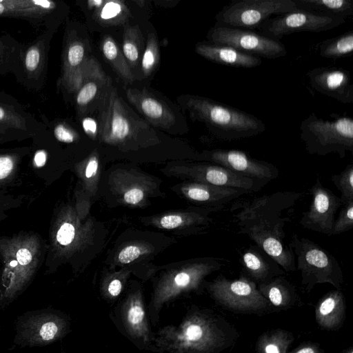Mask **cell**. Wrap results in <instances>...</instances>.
I'll return each instance as SVG.
<instances>
[{
  "label": "cell",
  "instance_id": "ffe728a7",
  "mask_svg": "<svg viewBox=\"0 0 353 353\" xmlns=\"http://www.w3.org/2000/svg\"><path fill=\"white\" fill-rule=\"evenodd\" d=\"M140 8L134 0H105L103 5L92 12L85 14L86 28L90 31L109 34L130 24L139 23Z\"/></svg>",
  "mask_w": 353,
  "mask_h": 353
},
{
  "label": "cell",
  "instance_id": "277c9868",
  "mask_svg": "<svg viewBox=\"0 0 353 353\" xmlns=\"http://www.w3.org/2000/svg\"><path fill=\"white\" fill-rule=\"evenodd\" d=\"M43 248L41 238L34 232L0 235V310L15 301L30 284L40 265Z\"/></svg>",
  "mask_w": 353,
  "mask_h": 353
},
{
  "label": "cell",
  "instance_id": "3957f363",
  "mask_svg": "<svg viewBox=\"0 0 353 353\" xmlns=\"http://www.w3.org/2000/svg\"><path fill=\"white\" fill-rule=\"evenodd\" d=\"M235 327L208 308L191 306L178 325L154 334L157 353H221L239 338Z\"/></svg>",
  "mask_w": 353,
  "mask_h": 353
},
{
  "label": "cell",
  "instance_id": "f35d334b",
  "mask_svg": "<svg viewBox=\"0 0 353 353\" xmlns=\"http://www.w3.org/2000/svg\"><path fill=\"white\" fill-rule=\"evenodd\" d=\"M330 180L341 192L342 204L353 201V164L347 165L338 174L332 176Z\"/></svg>",
  "mask_w": 353,
  "mask_h": 353
},
{
  "label": "cell",
  "instance_id": "d4e9b609",
  "mask_svg": "<svg viewBox=\"0 0 353 353\" xmlns=\"http://www.w3.org/2000/svg\"><path fill=\"white\" fill-rule=\"evenodd\" d=\"M190 175L195 182L217 186L245 190L251 192L260 191L267 183L235 173L217 164L197 163L188 168Z\"/></svg>",
  "mask_w": 353,
  "mask_h": 353
},
{
  "label": "cell",
  "instance_id": "603a6c76",
  "mask_svg": "<svg viewBox=\"0 0 353 353\" xmlns=\"http://www.w3.org/2000/svg\"><path fill=\"white\" fill-rule=\"evenodd\" d=\"M307 75L310 86L317 92L343 104L353 103V84L348 70L318 67L310 70Z\"/></svg>",
  "mask_w": 353,
  "mask_h": 353
},
{
  "label": "cell",
  "instance_id": "f546056e",
  "mask_svg": "<svg viewBox=\"0 0 353 353\" xmlns=\"http://www.w3.org/2000/svg\"><path fill=\"white\" fill-rule=\"evenodd\" d=\"M258 290L269 303L279 309H288L298 301L294 286L283 275L261 283Z\"/></svg>",
  "mask_w": 353,
  "mask_h": 353
},
{
  "label": "cell",
  "instance_id": "f5cc1de1",
  "mask_svg": "<svg viewBox=\"0 0 353 353\" xmlns=\"http://www.w3.org/2000/svg\"><path fill=\"white\" fill-rule=\"evenodd\" d=\"M6 150H0V153H2L3 152L6 151Z\"/></svg>",
  "mask_w": 353,
  "mask_h": 353
},
{
  "label": "cell",
  "instance_id": "d590c367",
  "mask_svg": "<svg viewBox=\"0 0 353 353\" xmlns=\"http://www.w3.org/2000/svg\"><path fill=\"white\" fill-rule=\"evenodd\" d=\"M23 47L12 38L0 37V74L11 72L17 75Z\"/></svg>",
  "mask_w": 353,
  "mask_h": 353
},
{
  "label": "cell",
  "instance_id": "8fae6325",
  "mask_svg": "<svg viewBox=\"0 0 353 353\" xmlns=\"http://www.w3.org/2000/svg\"><path fill=\"white\" fill-rule=\"evenodd\" d=\"M117 327L137 348L157 353L141 288L133 286L111 313Z\"/></svg>",
  "mask_w": 353,
  "mask_h": 353
},
{
  "label": "cell",
  "instance_id": "816d5d0a",
  "mask_svg": "<svg viewBox=\"0 0 353 353\" xmlns=\"http://www.w3.org/2000/svg\"><path fill=\"white\" fill-rule=\"evenodd\" d=\"M343 353H353V348L352 347H350L349 348H347L345 350Z\"/></svg>",
  "mask_w": 353,
  "mask_h": 353
},
{
  "label": "cell",
  "instance_id": "d6a6232c",
  "mask_svg": "<svg viewBox=\"0 0 353 353\" xmlns=\"http://www.w3.org/2000/svg\"><path fill=\"white\" fill-rule=\"evenodd\" d=\"M297 8L316 14L347 18L353 14L352 0H293Z\"/></svg>",
  "mask_w": 353,
  "mask_h": 353
},
{
  "label": "cell",
  "instance_id": "ba28073f",
  "mask_svg": "<svg viewBox=\"0 0 353 353\" xmlns=\"http://www.w3.org/2000/svg\"><path fill=\"white\" fill-rule=\"evenodd\" d=\"M299 129L301 139L310 154H336L343 159L347 152H353V120L350 117L330 121L312 113L302 121Z\"/></svg>",
  "mask_w": 353,
  "mask_h": 353
},
{
  "label": "cell",
  "instance_id": "ac0fdd59",
  "mask_svg": "<svg viewBox=\"0 0 353 353\" xmlns=\"http://www.w3.org/2000/svg\"><path fill=\"white\" fill-rule=\"evenodd\" d=\"M201 160L223 166L240 175L269 183L279 176L273 164L237 150L214 149L201 153Z\"/></svg>",
  "mask_w": 353,
  "mask_h": 353
},
{
  "label": "cell",
  "instance_id": "4fadbf2b",
  "mask_svg": "<svg viewBox=\"0 0 353 353\" xmlns=\"http://www.w3.org/2000/svg\"><path fill=\"white\" fill-rule=\"evenodd\" d=\"M93 56L87 28L79 21H68L61 55L59 84L74 94L82 80L84 70Z\"/></svg>",
  "mask_w": 353,
  "mask_h": 353
},
{
  "label": "cell",
  "instance_id": "5b68a950",
  "mask_svg": "<svg viewBox=\"0 0 353 353\" xmlns=\"http://www.w3.org/2000/svg\"><path fill=\"white\" fill-rule=\"evenodd\" d=\"M177 105L193 121L205 125L216 139L224 141L247 139L265 130V123L255 116L208 97L184 94Z\"/></svg>",
  "mask_w": 353,
  "mask_h": 353
},
{
  "label": "cell",
  "instance_id": "cb8c5ba5",
  "mask_svg": "<svg viewBox=\"0 0 353 353\" xmlns=\"http://www.w3.org/2000/svg\"><path fill=\"white\" fill-rule=\"evenodd\" d=\"M57 30H46L26 48L21 56L17 77L26 86L34 87L42 83L46 76L50 42Z\"/></svg>",
  "mask_w": 353,
  "mask_h": 353
},
{
  "label": "cell",
  "instance_id": "74e56055",
  "mask_svg": "<svg viewBox=\"0 0 353 353\" xmlns=\"http://www.w3.org/2000/svg\"><path fill=\"white\" fill-rule=\"evenodd\" d=\"M129 276L126 271H121L105 276L100 285L102 298L108 303H114L123 292Z\"/></svg>",
  "mask_w": 353,
  "mask_h": 353
},
{
  "label": "cell",
  "instance_id": "e0dca14e",
  "mask_svg": "<svg viewBox=\"0 0 353 353\" xmlns=\"http://www.w3.org/2000/svg\"><path fill=\"white\" fill-rule=\"evenodd\" d=\"M69 6L62 1L48 0H0V17L28 21L34 26L57 30L66 20Z\"/></svg>",
  "mask_w": 353,
  "mask_h": 353
},
{
  "label": "cell",
  "instance_id": "d6986e66",
  "mask_svg": "<svg viewBox=\"0 0 353 353\" xmlns=\"http://www.w3.org/2000/svg\"><path fill=\"white\" fill-rule=\"evenodd\" d=\"M309 192L312 201L308 210L303 213L299 224L305 229L331 236L335 214L342 205L340 197L324 187L319 178Z\"/></svg>",
  "mask_w": 353,
  "mask_h": 353
},
{
  "label": "cell",
  "instance_id": "7bdbcfd3",
  "mask_svg": "<svg viewBox=\"0 0 353 353\" xmlns=\"http://www.w3.org/2000/svg\"><path fill=\"white\" fill-rule=\"evenodd\" d=\"M353 227V201L344 204L338 217L334 220L332 235H336L351 230Z\"/></svg>",
  "mask_w": 353,
  "mask_h": 353
},
{
  "label": "cell",
  "instance_id": "30bf717a",
  "mask_svg": "<svg viewBox=\"0 0 353 353\" xmlns=\"http://www.w3.org/2000/svg\"><path fill=\"white\" fill-rule=\"evenodd\" d=\"M70 328V317L59 310H30L16 319L13 342L21 347H43L63 339Z\"/></svg>",
  "mask_w": 353,
  "mask_h": 353
},
{
  "label": "cell",
  "instance_id": "e575fe53",
  "mask_svg": "<svg viewBox=\"0 0 353 353\" xmlns=\"http://www.w3.org/2000/svg\"><path fill=\"white\" fill-rule=\"evenodd\" d=\"M160 61V48L157 32L149 23L145 46L140 63V80L150 77L157 70Z\"/></svg>",
  "mask_w": 353,
  "mask_h": 353
},
{
  "label": "cell",
  "instance_id": "7c38bea8",
  "mask_svg": "<svg viewBox=\"0 0 353 353\" xmlns=\"http://www.w3.org/2000/svg\"><path fill=\"white\" fill-rule=\"evenodd\" d=\"M205 288L215 302L234 312L261 314L270 305L256 283L243 273L236 279L220 274L212 281L205 282Z\"/></svg>",
  "mask_w": 353,
  "mask_h": 353
},
{
  "label": "cell",
  "instance_id": "52a82bcc",
  "mask_svg": "<svg viewBox=\"0 0 353 353\" xmlns=\"http://www.w3.org/2000/svg\"><path fill=\"white\" fill-rule=\"evenodd\" d=\"M126 101L152 127L169 135L187 133L189 125L181 108L147 86H128Z\"/></svg>",
  "mask_w": 353,
  "mask_h": 353
},
{
  "label": "cell",
  "instance_id": "9a60e30c",
  "mask_svg": "<svg viewBox=\"0 0 353 353\" xmlns=\"http://www.w3.org/2000/svg\"><path fill=\"white\" fill-rule=\"evenodd\" d=\"M208 42L228 46L236 50L265 59L285 57L287 50L279 41L249 30L215 25L208 32Z\"/></svg>",
  "mask_w": 353,
  "mask_h": 353
},
{
  "label": "cell",
  "instance_id": "44dd1931",
  "mask_svg": "<svg viewBox=\"0 0 353 353\" xmlns=\"http://www.w3.org/2000/svg\"><path fill=\"white\" fill-rule=\"evenodd\" d=\"M113 83L112 79L105 73L93 55L84 70L78 90L73 94L77 117L80 118L95 112Z\"/></svg>",
  "mask_w": 353,
  "mask_h": 353
},
{
  "label": "cell",
  "instance_id": "4316f807",
  "mask_svg": "<svg viewBox=\"0 0 353 353\" xmlns=\"http://www.w3.org/2000/svg\"><path fill=\"white\" fill-rule=\"evenodd\" d=\"M184 195L192 201L202 203L207 208H224L227 204L250 192L239 188L217 186L194 182L182 188Z\"/></svg>",
  "mask_w": 353,
  "mask_h": 353
},
{
  "label": "cell",
  "instance_id": "9c48e42d",
  "mask_svg": "<svg viewBox=\"0 0 353 353\" xmlns=\"http://www.w3.org/2000/svg\"><path fill=\"white\" fill-rule=\"evenodd\" d=\"M288 245L296 257V269L301 272V285L307 292L322 283L341 290L343 283L342 268L330 252L296 234H292Z\"/></svg>",
  "mask_w": 353,
  "mask_h": 353
},
{
  "label": "cell",
  "instance_id": "60d3db41",
  "mask_svg": "<svg viewBox=\"0 0 353 353\" xmlns=\"http://www.w3.org/2000/svg\"><path fill=\"white\" fill-rule=\"evenodd\" d=\"M53 132L57 140L68 144L79 143L83 139H89L81 128L79 129L67 121L57 122Z\"/></svg>",
  "mask_w": 353,
  "mask_h": 353
},
{
  "label": "cell",
  "instance_id": "f6af8a7d",
  "mask_svg": "<svg viewBox=\"0 0 353 353\" xmlns=\"http://www.w3.org/2000/svg\"><path fill=\"white\" fill-rule=\"evenodd\" d=\"M81 128L85 134L94 143H96L99 124L95 112L85 114L80 118Z\"/></svg>",
  "mask_w": 353,
  "mask_h": 353
},
{
  "label": "cell",
  "instance_id": "ab89813d",
  "mask_svg": "<svg viewBox=\"0 0 353 353\" xmlns=\"http://www.w3.org/2000/svg\"><path fill=\"white\" fill-rule=\"evenodd\" d=\"M21 152L0 153V187L11 181L17 174Z\"/></svg>",
  "mask_w": 353,
  "mask_h": 353
},
{
  "label": "cell",
  "instance_id": "ee69618b",
  "mask_svg": "<svg viewBox=\"0 0 353 353\" xmlns=\"http://www.w3.org/2000/svg\"><path fill=\"white\" fill-rule=\"evenodd\" d=\"M149 248L141 244H131L123 248L117 255V261L121 264L132 262L139 256L146 254Z\"/></svg>",
  "mask_w": 353,
  "mask_h": 353
},
{
  "label": "cell",
  "instance_id": "1f68e13d",
  "mask_svg": "<svg viewBox=\"0 0 353 353\" xmlns=\"http://www.w3.org/2000/svg\"><path fill=\"white\" fill-rule=\"evenodd\" d=\"M145 46V39L140 24H130L123 28L121 50L136 81L140 80V63Z\"/></svg>",
  "mask_w": 353,
  "mask_h": 353
},
{
  "label": "cell",
  "instance_id": "f907efd6",
  "mask_svg": "<svg viewBox=\"0 0 353 353\" xmlns=\"http://www.w3.org/2000/svg\"><path fill=\"white\" fill-rule=\"evenodd\" d=\"M155 5H158L159 6L164 7V8H170V7H174V3H177L179 1H172V0H158V1H153Z\"/></svg>",
  "mask_w": 353,
  "mask_h": 353
},
{
  "label": "cell",
  "instance_id": "8d00e7d4",
  "mask_svg": "<svg viewBox=\"0 0 353 353\" xmlns=\"http://www.w3.org/2000/svg\"><path fill=\"white\" fill-rule=\"evenodd\" d=\"M319 52L321 57L326 59H339L351 55L353 52V32L350 30L323 41L319 44Z\"/></svg>",
  "mask_w": 353,
  "mask_h": 353
},
{
  "label": "cell",
  "instance_id": "7dc6e473",
  "mask_svg": "<svg viewBox=\"0 0 353 353\" xmlns=\"http://www.w3.org/2000/svg\"><path fill=\"white\" fill-rule=\"evenodd\" d=\"M22 132L27 133L0 124V144L8 141L17 139Z\"/></svg>",
  "mask_w": 353,
  "mask_h": 353
},
{
  "label": "cell",
  "instance_id": "836d02e7",
  "mask_svg": "<svg viewBox=\"0 0 353 353\" xmlns=\"http://www.w3.org/2000/svg\"><path fill=\"white\" fill-rule=\"evenodd\" d=\"M294 337L292 332L283 329L264 332L256 343V353H287Z\"/></svg>",
  "mask_w": 353,
  "mask_h": 353
},
{
  "label": "cell",
  "instance_id": "bcb514c9",
  "mask_svg": "<svg viewBox=\"0 0 353 353\" xmlns=\"http://www.w3.org/2000/svg\"><path fill=\"white\" fill-rule=\"evenodd\" d=\"M145 197L143 190L139 188H132L127 190L123 195L125 202L131 205L140 203Z\"/></svg>",
  "mask_w": 353,
  "mask_h": 353
},
{
  "label": "cell",
  "instance_id": "4dcf8cb0",
  "mask_svg": "<svg viewBox=\"0 0 353 353\" xmlns=\"http://www.w3.org/2000/svg\"><path fill=\"white\" fill-rule=\"evenodd\" d=\"M99 48L103 59L123 83L127 87L132 85L136 79L114 38L111 34H103Z\"/></svg>",
  "mask_w": 353,
  "mask_h": 353
},
{
  "label": "cell",
  "instance_id": "db71d44e",
  "mask_svg": "<svg viewBox=\"0 0 353 353\" xmlns=\"http://www.w3.org/2000/svg\"></svg>",
  "mask_w": 353,
  "mask_h": 353
},
{
  "label": "cell",
  "instance_id": "c3c4849f",
  "mask_svg": "<svg viewBox=\"0 0 353 353\" xmlns=\"http://www.w3.org/2000/svg\"><path fill=\"white\" fill-rule=\"evenodd\" d=\"M290 353H324L320 346L312 342L301 344Z\"/></svg>",
  "mask_w": 353,
  "mask_h": 353
},
{
  "label": "cell",
  "instance_id": "f1b7e54d",
  "mask_svg": "<svg viewBox=\"0 0 353 353\" xmlns=\"http://www.w3.org/2000/svg\"><path fill=\"white\" fill-rule=\"evenodd\" d=\"M345 316V297L341 290H334L323 295L315 307L317 324L327 330H336L343 324Z\"/></svg>",
  "mask_w": 353,
  "mask_h": 353
},
{
  "label": "cell",
  "instance_id": "2e32d148",
  "mask_svg": "<svg viewBox=\"0 0 353 353\" xmlns=\"http://www.w3.org/2000/svg\"><path fill=\"white\" fill-rule=\"evenodd\" d=\"M345 22L346 19L343 17L297 10L270 17L257 28L261 34L278 41L283 36L294 32L326 31Z\"/></svg>",
  "mask_w": 353,
  "mask_h": 353
},
{
  "label": "cell",
  "instance_id": "6da1fadb",
  "mask_svg": "<svg viewBox=\"0 0 353 353\" xmlns=\"http://www.w3.org/2000/svg\"><path fill=\"white\" fill-rule=\"evenodd\" d=\"M94 112L99 124L96 143L108 152L141 154L189 147L180 139L152 127L123 99L114 83Z\"/></svg>",
  "mask_w": 353,
  "mask_h": 353
},
{
  "label": "cell",
  "instance_id": "484cf974",
  "mask_svg": "<svg viewBox=\"0 0 353 353\" xmlns=\"http://www.w3.org/2000/svg\"><path fill=\"white\" fill-rule=\"evenodd\" d=\"M240 262L242 273L259 284L285 273L274 259L255 244L241 251Z\"/></svg>",
  "mask_w": 353,
  "mask_h": 353
},
{
  "label": "cell",
  "instance_id": "b9f144b4",
  "mask_svg": "<svg viewBox=\"0 0 353 353\" xmlns=\"http://www.w3.org/2000/svg\"><path fill=\"white\" fill-rule=\"evenodd\" d=\"M0 124L4 126L28 132V120L16 110L0 104Z\"/></svg>",
  "mask_w": 353,
  "mask_h": 353
},
{
  "label": "cell",
  "instance_id": "681fc988",
  "mask_svg": "<svg viewBox=\"0 0 353 353\" xmlns=\"http://www.w3.org/2000/svg\"><path fill=\"white\" fill-rule=\"evenodd\" d=\"M46 161V154L43 151H38L34 157V165L37 168L42 167Z\"/></svg>",
  "mask_w": 353,
  "mask_h": 353
},
{
  "label": "cell",
  "instance_id": "83f0119b",
  "mask_svg": "<svg viewBox=\"0 0 353 353\" xmlns=\"http://www.w3.org/2000/svg\"><path fill=\"white\" fill-rule=\"evenodd\" d=\"M195 52L202 57L216 63L235 68H251L259 66L261 58L241 52L234 48L208 41L198 42Z\"/></svg>",
  "mask_w": 353,
  "mask_h": 353
},
{
  "label": "cell",
  "instance_id": "5bb4252c",
  "mask_svg": "<svg viewBox=\"0 0 353 353\" xmlns=\"http://www.w3.org/2000/svg\"><path fill=\"white\" fill-rule=\"evenodd\" d=\"M299 10L293 0H239L225 6L216 15V24L230 28H257L273 15Z\"/></svg>",
  "mask_w": 353,
  "mask_h": 353
},
{
  "label": "cell",
  "instance_id": "7a4b0ae2",
  "mask_svg": "<svg viewBox=\"0 0 353 353\" xmlns=\"http://www.w3.org/2000/svg\"><path fill=\"white\" fill-rule=\"evenodd\" d=\"M303 192L279 191L252 200L235 203L232 208L239 234L248 236L255 245L274 259L285 272L296 270L294 254L284 239V228Z\"/></svg>",
  "mask_w": 353,
  "mask_h": 353
},
{
  "label": "cell",
  "instance_id": "7402d4cb",
  "mask_svg": "<svg viewBox=\"0 0 353 353\" xmlns=\"http://www.w3.org/2000/svg\"><path fill=\"white\" fill-rule=\"evenodd\" d=\"M81 236L76 212L71 207L63 208L51 226L49 256L61 261L69 257L79 245Z\"/></svg>",
  "mask_w": 353,
  "mask_h": 353
},
{
  "label": "cell",
  "instance_id": "8992f818",
  "mask_svg": "<svg viewBox=\"0 0 353 353\" xmlns=\"http://www.w3.org/2000/svg\"><path fill=\"white\" fill-rule=\"evenodd\" d=\"M221 259L204 257L192 260L163 274L154 284L147 306L150 321L155 326L165 305L205 288V278L224 266Z\"/></svg>",
  "mask_w": 353,
  "mask_h": 353
}]
</instances>
